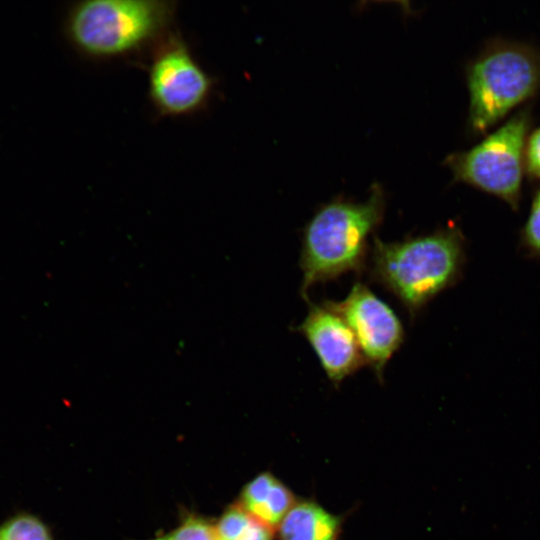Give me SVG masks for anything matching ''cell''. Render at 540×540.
I'll return each mask as SVG.
<instances>
[{
    "label": "cell",
    "instance_id": "cell-12",
    "mask_svg": "<svg viewBox=\"0 0 540 540\" xmlns=\"http://www.w3.org/2000/svg\"><path fill=\"white\" fill-rule=\"evenodd\" d=\"M0 540H52V537L39 518L19 513L0 525Z\"/></svg>",
    "mask_w": 540,
    "mask_h": 540
},
{
    "label": "cell",
    "instance_id": "cell-16",
    "mask_svg": "<svg viewBox=\"0 0 540 540\" xmlns=\"http://www.w3.org/2000/svg\"><path fill=\"white\" fill-rule=\"evenodd\" d=\"M219 540V539H218Z\"/></svg>",
    "mask_w": 540,
    "mask_h": 540
},
{
    "label": "cell",
    "instance_id": "cell-1",
    "mask_svg": "<svg viewBox=\"0 0 540 540\" xmlns=\"http://www.w3.org/2000/svg\"><path fill=\"white\" fill-rule=\"evenodd\" d=\"M369 254L370 278L392 294L412 319L459 281L465 241L459 228L449 226L401 241L375 237Z\"/></svg>",
    "mask_w": 540,
    "mask_h": 540
},
{
    "label": "cell",
    "instance_id": "cell-6",
    "mask_svg": "<svg viewBox=\"0 0 540 540\" xmlns=\"http://www.w3.org/2000/svg\"><path fill=\"white\" fill-rule=\"evenodd\" d=\"M213 89V78L178 34L169 33L153 48L148 66V96L159 115H194L209 104Z\"/></svg>",
    "mask_w": 540,
    "mask_h": 540
},
{
    "label": "cell",
    "instance_id": "cell-13",
    "mask_svg": "<svg viewBox=\"0 0 540 540\" xmlns=\"http://www.w3.org/2000/svg\"><path fill=\"white\" fill-rule=\"evenodd\" d=\"M521 243L531 257L540 258V188L535 192L521 230Z\"/></svg>",
    "mask_w": 540,
    "mask_h": 540
},
{
    "label": "cell",
    "instance_id": "cell-3",
    "mask_svg": "<svg viewBox=\"0 0 540 540\" xmlns=\"http://www.w3.org/2000/svg\"><path fill=\"white\" fill-rule=\"evenodd\" d=\"M175 13L171 0H83L69 6L64 34L87 58H122L154 48L171 33Z\"/></svg>",
    "mask_w": 540,
    "mask_h": 540
},
{
    "label": "cell",
    "instance_id": "cell-4",
    "mask_svg": "<svg viewBox=\"0 0 540 540\" xmlns=\"http://www.w3.org/2000/svg\"><path fill=\"white\" fill-rule=\"evenodd\" d=\"M466 80L468 130L480 135L537 93L540 51L518 42H493L469 63Z\"/></svg>",
    "mask_w": 540,
    "mask_h": 540
},
{
    "label": "cell",
    "instance_id": "cell-11",
    "mask_svg": "<svg viewBox=\"0 0 540 540\" xmlns=\"http://www.w3.org/2000/svg\"><path fill=\"white\" fill-rule=\"evenodd\" d=\"M215 531L219 540H272L273 529L248 513L240 504L230 506Z\"/></svg>",
    "mask_w": 540,
    "mask_h": 540
},
{
    "label": "cell",
    "instance_id": "cell-7",
    "mask_svg": "<svg viewBox=\"0 0 540 540\" xmlns=\"http://www.w3.org/2000/svg\"><path fill=\"white\" fill-rule=\"evenodd\" d=\"M323 304L349 325L367 366L382 380L387 363L405 339L404 327L394 310L360 281L342 300H325Z\"/></svg>",
    "mask_w": 540,
    "mask_h": 540
},
{
    "label": "cell",
    "instance_id": "cell-5",
    "mask_svg": "<svg viewBox=\"0 0 540 540\" xmlns=\"http://www.w3.org/2000/svg\"><path fill=\"white\" fill-rule=\"evenodd\" d=\"M531 122L530 109L522 108L472 148L448 155L445 164L454 180L493 195L518 210Z\"/></svg>",
    "mask_w": 540,
    "mask_h": 540
},
{
    "label": "cell",
    "instance_id": "cell-9",
    "mask_svg": "<svg viewBox=\"0 0 540 540\" xmlns=\"http://www.w3.org/2000/svg\"><path fill=\"white\" fill-rule=\"evenodd\" d=\"M240 505L274 529L295 504L293 494L287 487L270 473H263L245 486Z\"/></svg>",
    "mask_w": 540,
    "mask_h": 540
},
{
    "label": "cell",
    "instance_id": "cell-14",
    "mask_svg": "<svg viewBox=\"0 0 540 540\" xmlns=\"http://www.w3.org/2000/svg\"><path fill=\"white\" fill-rule=\"evenodd\" d=\"M152 540H218L215 527L207 521L190 517L170 533Z\"/></svg>",
    "mask_w": 540,
    "mask_h": 540
},
{
    "label": "cell",
    "instance_id": "cell-8",
    "mask_svg": "<svg viewBox=\"0 0 540 540\" xmlns=\"http://www.w3.org/2000/svg\"><path fill=\"white\" fill-rule=\"evenodd\" d=\"M308 311L294 328L313 349L330 382L339 386L367 366L359 343L344 319L323 303L306 300Z\"/></svg>",
    "mask_w": 540,
    "mask_h": 540
},
{
    "label": "cell",
    "instance_id": "cell-2",
    "mask_svg": "<svg viewBox=\"0 0 540 540\" xmlns=\"http://www.w3.org/2000/svg\"><path fill=\"white\" fill-rule=\"evenodd\" d=\"M384 211V192L376 184L364 202L335 199L316 210L301 238L300 292L305 300L313 285L364 270L369 239L382 222Z\"/></svg>",
    "mask_w": 540,
    "mask_h": 540
},
{
    "label": "cell",
    "instance_id": "cell-15",
    "mask_svg": "<svg viewBox=\"0 0 540 540\" xmlns=\"http://www.w3.org/2000/svg\"><path fill=\"white\" fill-rule=\"evenodd\" d=\"M525 172L530 179L540 180V126L529 133L527 137Z\"/></svg>",
    "mask_w": 540,
    "mask_h": 540
},
{
    "label": "cell",
    "instance_id": "cell-10",
    "mask_svg": "<svg viewBox=\"0 0 540 540\" xmlns=\"http://www.w3.org/2000/svg\"><path fill=\"white\" fill-rule=\"evenodd\" d=\"M281 540H336L339 521L317 504H295L281 521Z\"/></svg>",
    "mask_w": 540,
    "mask_h": 540
}]
</instances>
